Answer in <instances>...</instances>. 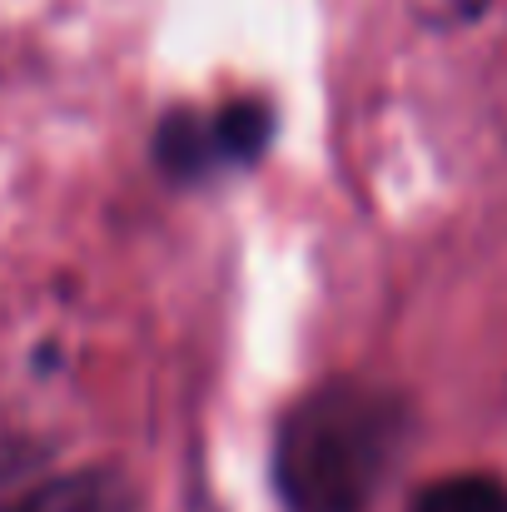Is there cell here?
I'll return each instance as SVG.
<instances>
[{
  "label": "cell",
  "mask_w": 507,
  "mask_h": 512,
  "mask_svg": "<svg viewBox=\"0 0 507 512\" xmlns=\"http://www.w3.org/2000/svg\"><path fill=\"white\" fill-rule=\"evenodd\" d=\"M403 413L368 383H324L279 423V493L289 512H368L398 453Z\"/></svg>",
  "instance_id": "obj_1"
},
{
  "label": "cell",
  "mask_w": 507,
  "mask_h": 512,
  "mask_svg": "<svg viewBox=\"0 0 507 512\" xmlns=\"http://www.w3.org/2000/svg\"><path fill=\"white\" fill-rule=\"evenodd\" d=\"M408 512H507V488L483 473H458L423 488Z\"/></svg>",
  "instance_id": "obj_4"
},
{
  "label": "cell",
  "mask_w": 507,
  "mask_h": 512,
  "mask_svg": "<svg viewBox=\"0 0 507 512\" xmlns=\"http://www.w3.org/2000/svg\"><path fill=\"white\" fill-rule=\"evenodd\" d=\"M493 0H408V10L428 25H468L488 10Z\"/></svg>",
  "instance_id": "obj_5"
},
{
  "label": "cell",
  "mask_w": 507,
  "mask_h": 512,
  "mask_svg": "<svg viewBox=\"0 0 507 512\" xmlns=\"http://www.w3.org/2000/svg\"><path fill=\"white\" fill-rule=\"evenodd\" d=\"M274 130L264 105H224L214 115H174L160 130V160L169 174H209L239 160H254Z\"/></svg>",
  "instance_id": "obj_2"
},
{
  "label": "cell",
  "mask_w": 507,
  "mask_h": 512,
  "mask_svg": "<svg viewBox=\"0 0 507 512\" xmlns=\"http://www.w3.org/2000/svg\"><path fill=\"white\" fill-rule=\"evenodd\" d=\"M0 512H135V503L110 473H70L0 503Z\"/></svg>",
  "instance_id": "obj_3"
}]
</instances>
